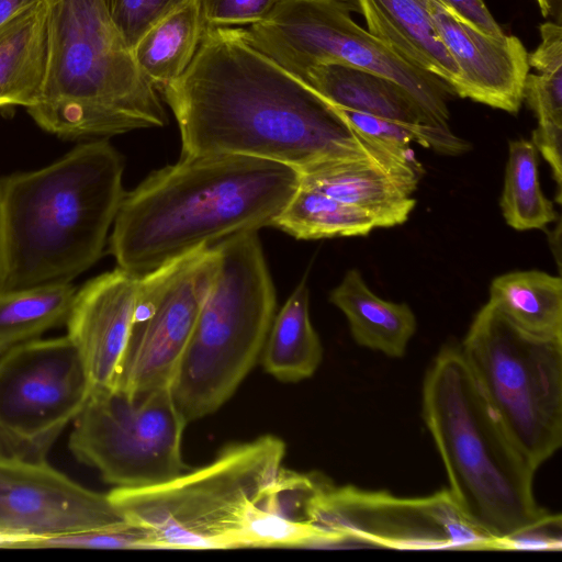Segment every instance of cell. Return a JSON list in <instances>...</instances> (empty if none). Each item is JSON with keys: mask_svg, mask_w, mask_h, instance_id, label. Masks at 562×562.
I'll return each instance as SVG.
<instances>
[{"mask_svg": "<svg viewBox=\"0 0 562 562\" xmlns=\"http://www.w3.org/2000/svg\"><path fill=\"white\" fill-rule=\"evenodd\" d=\"M187 424L170 387L133 395L94 389L75 420L69 449L116 487L155 485L187 469L181 454Z\"/></svg>", "mask_w": 562, "mask_h": 562, "instance_id": "30bf717a", "label": "cell"}, {"mask_svg": "<svg viewBox=\"0 0 562 562\" xmlns=\"http://www.w3.org/2000/svg\"><path fill=\"white\" fill-rule=\"evenodd\" d=\"M531 142L551 167L553 179L558 184V202L560 203L562 186V127L537 126L532 132Z\"/></svg>", "mask_w": 562, "mask_h": 562, "instance_id": "836d02e7", "label": "cell"}, {"mask_svg": "<svg viewBox=\"0 0 562 562\" xmlns=\"http://www.w3.org/2000/svg\"><path fill=\"white\" fill-rule=\"evenodd\" d=\"M284 442L273 436L225 448L209 464L159 484L108 493L153 549L246 548L251 513L282 468Z\"/></svg>", "mask_w": 562, "mask_h": 562, "instance_id": "8992f818", "label": "cell"}, {"mask_svg": "<svg viewBox=\"0 0 562 562\" xmlns=\"http://www.w3.org/2000/svg\"><path fill=\"white\" fill-rule=\"evenodd\" d=\"M128 524L108 494L86 488L47 461L0 458V547Z\"/></svg>", "mask_w": 562, "mask_h": 562, "instance_id": "5bb4252c", "label": "cell"}, {"mask_svg": "<svg viewBox=\"0 0 562 562\" xmlns=\"http://www.w3.org/2000/svg\"><path fill=\"white\" fill-rule=\"evenodd\" d=\"M47 60V1L38 0L0 26V108L32 106Z\"/></svg>", "mask_w": 562, "mask_h": 562, "instance_id": "ffe728a7", "label": "cell"}, {"mask_svg": "<svg viewBox=\"0 0 562 562\" xmlns=\"http://www.w3.org/2000/svg\"><path fill=\"white\" fill-rule=\"evenodd\" d=\"M353 11L355 0H280L243 33L254 48L304 82L310 69L322 64L371 71L405 89L432 123L448 126L449 86L358 25Z\"/></svg>", "mask_w": 562, "mask_h": 562, "instance_id": "9c48e42d", "label": "cell"}, {"mask_svg": "<svg viewBox=\"0 0 562 562\" xmlns=\"http://www.w3.org/2000/svg\"><path fill=\"white\" fill-rule=\"evenodd\" d=\"M189 0H109L112 20L133 53L144 34Z\"/></svg>", "mask_w": 562, "mask_h": 562, "instance_id": "4dcf8cb0", "label": "cell"}, {"mask_svg": "<svg viewBox=\"0 0 562 562\" xmlns=\"http://www.w3.org/2000/svg\"><path fill=\"white\" fill-rule=\"evenodd\" d=\"M305 82L342 109L403 123L435 124L405 89L371 71L322 64L310 69Z\"/></svg>", "mask_w": 562, "mask_h": 562, "instance_id": "44dd1931", "label": "cell"}, {"mask_svg": "<svg viewBox=\"0 0 562 562\" xmlns=\"http://www.w3.org/2000/svg\"><path fill=\"white\" fill-rule=\"evenodd\" d=\"M220 267L217 245L139 278L134 318L112 387L127 394L170 387Z\"/></svg>", "mask_w": 562, "mask_h": 562, "instance_id": "4fadbf2b", "label": "cell"}, {"mask_svg": "<svg viewBox=\"0 0 562 562\" xmlns=\"http://www.w3.org/2000/svg\"><path fill=\"white\" fill-rule=\"evenodd\" d=\"M541 42L528 54L529 67L539 74H528L524 99L533 111L538 126L562 127V27L547 22L540 26Z\"/></svg>", "mask_w": 562, "mask_h": 562, "instance_id": "83f0119b", "label": "cell"}, {"mask_svg": "<svg viewBox=\"0 0 562 562\" xmlns=\"http://www.w3.org/2000/svg\"><path fill=\"white\" fill-rule=\"evenodd\" d=\"M258 231L220 243V267L170 384L189 422L221 407L251 370L276 316Z\"/></svg>", "mask_w": 562, "mask_h": 562, "instance_id": "52a82bcc", "label": "cell"}, {"mask_svg": "<svg viewBox=\"0 0 562 562\" xmlns=\"http://www.w3.org/2000/svg\"><path fill=\"white\" fill-rule=\"evenodd\" d=\"M272 226L296 239L366 236L376 228L364 211L301 183Z\"/></svg>", "mask_w": 562, "mask_h": 562, "instance_id": "484cf974", "label": "cell"}, {"mask_svg": "<svg viewBox=\"0 0 562 562\" xmlns=\"http://www.w3.org/2000/svg\"><path fill=\"white\" fill-rule=\"evenodd\" d=\"M159 91L178 123L181 158L238 155L301 171L352 157H414L355 131L335 104L254 48L243 29L206 30L184 74Z\"/></svg>", "mask_w": 562, "mask_h": 562, "instance_id": "6da1fadb", "label": "cell"}, {"mask_svg": "<svg viewBox=\"0 0 562 562\" xmlns=\"http://www.w3.org/2000/svg\"><path fill=\"white\" fill-rule=\"evenodd\" d=\"M139 278L116 268L76 292L66 321L94 389L112 387L131 331Z\"/></svg>", "mask_w": 562, "mask_h": 562, "instance_id": "2e32d148", "label": "cell"}, {"mask_svg": "<svg viewBox=\"0 0 562 562\" xmlns=\"http://www.w3.org/2000/svg\"><path fill=\"white\" fill-rule=\"evenodd\" d=\"M346 316L357 345L391 358H402L416 333L417 321L406 303L385 301L373 293L357 269L348 270L329 293Z\"/></svg>", "mask_w": 562, "mask_h": 562, "instance_id": "d6986e66", "label": "cell"}, {"mask_svg": "<svg viewBox=\"0 0 562 562\" xmlns=\"http://www.w3.org/2000/svg\"><path fill=\"white\" fill-rule=\"evenodd\" d=\"M337 108L355 131L395 147L409 148L412 143H416L443 155H459L469 149V144L448 126L403 123Z\"/></svg>", "mask_w": 562, "mask_h": 562, "instance_id": "f1b7e54d", "label": "cell"}, {"mask_svg": "<svg viewBox=\"0 0 562 562\" xmlns=\"http://www.w3.org/2000/svg\"><path fill=\"white\" fill-rule=\"evenodd\" d=\"M536 1L538 3L541 14L543 16H547L551 9L550 0H536Z\"/></svg>", "mask_w": 562, "mask_h": 562, "instance_id": "d590c367", "label": "cell"}, {"mask_svg": "<svg viewBox=\"0 0 562 562\" xmlns=\"http://www.w3.org/2000/svg\"><path fill=\"white\" fill-rule=\"evenodd\" d=\"M300 184L291 166L247 156L181 158L125 193L110 251L143 277L235 234L272 226Z\"/></svg>", "mask_w": 562, "mask_h": 562, "instance_id": "7a4b0ae2", "label": "cell"}, {"mask_svg": "<svg viewBox=\"0 0 562 562\" xmlns=\"http://www.w3.org/2000/svg\"><path fill=\"white\" fill-rule=\"evenodd\" d=\"M315 526L330 546L359 542L404 550H503L501 540L475 526L449 490L423 497L330 482L315 502Z\"/></svg>", "mask_w": 562, "mask_h": 562, "instance_id": "7c38bea8", "label": "cell"}, {"mask_svg": "<svg viewBox=\"0 0 562 562\" xmlns=\"http://www.w3.org/2000/svg\"><path fill=\"white\" fill-rule=\"evenodd\" d=\"M416 160L352 157L300 172V183L368 213L376 227L404 224L416 205L412 196L423 175Z\"/></svg>", "mask_w": 562, "mask_h": 562, "instance_id": "e0dca14e", "label": "cell"}, {"mask_svg": "<svg viewBox=\"0 0 562 562\" xmlns=\"http://www.w3.org/2000/svg\"><path fill=\"white\" fill-rule=\"evenodd\" d=\"M422 415L456 503L503 550L509 538L560 516L538 505L536 470L499 424L460 346L441 348L427 370Z\"/></svg>", "mask_w": 562, "mask_h": 562, "instance_id": "277c9868", "label": "cell"}, {"mask_svg": "<svg viewBox=\"0 0 562 562\" xmlns=\"http://www.w3.org/2000/svg\"><path fill=\"white\" fill-rule=\"evenodd\" d=\"M75 295L70 282L0 291V355L66 323Z\"/></svg>", "mask_w": 562, "mask_h": 562, "instance_id": "d4e9b609", "label": "cell"}, {"mask_svg": "<svg viewBox=\"0 0 562 562\" xmlns=\"http://www.w3.org/2000/svg\"><path fill=\"white\" fill-rule=\"evenodd\" d=\"M280 0H198L204 32L265 20Z\"/></svg>", "mask_w": 562, "mask_h": 562, "instance_id": "1f68e13d", "label": "cell"}, {"mask_svg": "<svg viewBox=\"0 0 562 562\" xmlns=\"http://www.w3.org/2000/svg\"><path fill=\"white\" fill-rule=\"evenodd\" d=\"M203 33L198 0H189L138 41L133 49L136 65L159 91L184 74Z\"/></svg>", "mask_w": 562, "mask_h": 562, "instance_id": "cb8c5ba5", "label": "cell"}, {"mask_svg": "<svg viewBox=\"0 0 562 562\" xmlns=\"http://www.w3.org/2000/svg\"><path fill=\"white\" fill-rule=\"evenodd\" d=\"M368 31L412 66L445 81L453 92L459 70L443 45L428 0H355Z\"/></svg>", "mask_w": 562, "mask_h": 562, "instance_id": "ac0fdd59", "label": "cell"}, {"mask_svg": "<svg viewBox=\"0 0 562 562\" xmlns=\"http://www.w3.org/2000/svg\"><path fill=\"white\" fill-rule=\"evenodd\" d=\"M47 60L37 101L26 109L63 138L162 127L167 114L116 29L109 0H46Z\"/></svg>", "mask_w": 562, "mask_h": 562, "instance_id": "5b68a950", "label": "cell"}, {"mask_svg": "<svg viewBox=\"0 0 562 562\" xmlns=\"http://www.w3.org/2000/svg\"><path fill=\"white\" fill-rule=\"evenodd\" d=\"M38 0H0V26Z\"/></svg>", "mask_w": 562, "mask_h": 562, "instance_id": "e575fe53", "label": "cell"}, {"mask_svg": "<svg viewBox=\"0 0 562 562\" xmlns=\"http://www.w3.org/2000/svg\"><path fill=\"white\" fill-rule=\"evenodd\" d=\"M5 548L153 549L147 533L128 524L116 528L72 532L48 538L12 541Z\"/></svg>", "mask_w": 562, "mask_h": 562, "instance_id": "f546056e", "label": "cell"}, {"mask_svg": "<svg viewBox=\"0 0 562 562\" xmlns=\"http://www.w3.org/2000/svg\"><path fill=\"white\" fill-rule=\"evenodd\" d=\"M501 209L517 231L541 229L557 220L553 203L539 182L538 150L531 140H510Z\"/></svg>", "mask_w": 562, "mask_h": 562, "instance_id": "4316f807", "label": "cell"}, {"mask_svg": "<svg viewBox=\"0 0 562 562\" xmlns=\"http://www.w3.org/2000/svg\"><path fill=\"white\" fill-rule=\"evenodd\" d=\"M437 32L452 57L459 79L453 93L475 102L517 113L529 74L528 53L516 36L486 34L428 0Z\"/></svg>", "mask_w": 562, "mask_h": 562, "instance_id": "9a60e30c", "label": "cell"}, {"mask_svg": "<svg viewBox=\"0 0 562 562\" xmlns=\"http://www.w3.org/2000/svg\"><path fill=\"white\" fill-rule=\"evenodd\" d=\"M124 161L105 139L0 177V291L71 282L94 265L124 199Z\"/></svg>", "mask_w": 562, "mask_h": 562, "instance_id": "3957f363", "label": "cell"}, {"mask_svg": "<svg viewBox=\"0 0 562 562\" xmlns=\"http://www.w3.org/2000/svg\"><path fill=\"white\" fill-rule=\"evenodd\" d=\"M263 350L267 372L284 382L312 376L323 358L319 337L310 318V294L302 281L276 314Z\"/></svg>", "mask_w": 562, "mask_h": 562, "instance_id": "7402d4cb", "label": "cell"}, {"mask_svg": "<svg viewBox=\"0 0 562 562\" xmlns=\"http://www.w3.org/2000/svg\"><path fill=\"white\" fill-rule=\"evenodd\" d=\"M446 9L457 14L460 19L493 35L503 36L504 32L493 18L484 0H438Z\"/></svg>", "mask_w": 562, "mask_h": 562, "instance_id": "d6a6232c", "label": "cell"}, {"mask_svg": "<svg viewBox=\"0 0 562 562\" xmlns=\"http://www.w3.org/2000/svg\"><path fill=\"white\" fill-rule=\"evenodd\" d=\"M491 302L519 329L538 337H562V280L538 270L496 277Z\"/></svg>", "mask_w": 562, "mask_h": 562, "instance_id": "603a6c76", "label": "cell"}, {"mask_svg": "<svg viewBox=\"0 0 562 562\" xmlns=\"http://www.w3.org/2000/svg\"><path fill=\"white\" fill-rule=\"evenodd\" d=\"M460 348L499 424L537 471L562 445V337L530 335L487 302Z\"/></svg>", "mask_w": 562, "mask_h": 562, "instance_id": "ba28073f", "label": "cell"}, {"mask_svg": "<svg viewBox=\"0 0 562 562\" xmlns=\"http://www.w3.org/2000/svg\"><path fill=\"white\" fill-rule=\"evenodd\" d=\"M93 386L67 336L34 339L0 355V458L44 462L80 415Z\"/></svg>", "mask_w": 562, "mask_h": 562, "instance_id": "8fae6325", "label": "cell"}]
</instances>
